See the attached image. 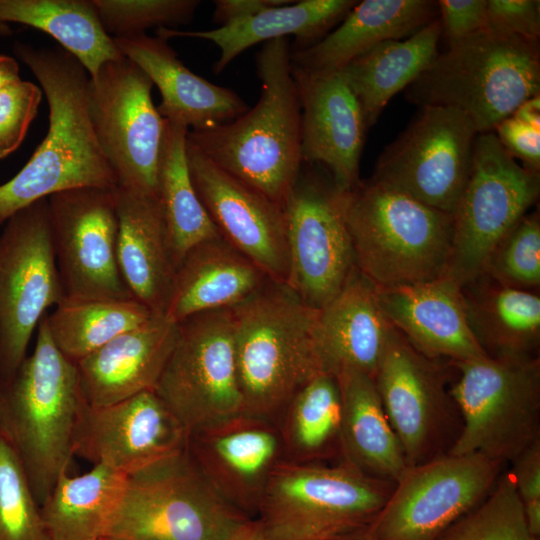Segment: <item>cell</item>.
<instances>
[{"instance_id": "6da1fadb", "label": "cell", "mask_w": 540, "mask_h": 540, "mask_svg": "<svg viewBox=\"0 0 540 540\" xmlns=\"http://www.w3.org/2000/svg\"><path fill=\"white\" fill-rule=\"evenodd\" d=\"M49 105L48 132L25 166L0 185V225L28 205L81 187L115 189L116 176L96 138L89 112L90 76L64 49L17 44Z\"/></svg>"}, {"instance_id": "7a4b0ae2", "label": "cell", "mask_w": 540, "mask_h": 540, "mask_svg": "<svg viewBox=\"0 0 540 540\" xmlns=\"http://www.w3.org/2000/svg\"><path fill=\"white\" fill-rule=\"evenodd\" d=\"M290 38L263 43L256 54L261 90L256 105L187 140L209 160L284 208L298 179L301 106L292 74Z\"/></svg>"}, {"instance_id": "3957f363", "label": "cell", "mask_w": 540, "mask_h": 540, "mask_svg": "<svg viewBox=\"0 0 540 540\" xmlns=\"http://www.w3.org/2000/svg\"><path fill=\"white\" fill-rule=\"evenodd\" d=\"M231 311L244 413L277 423L293 396L326 373L317 342L319 310L269 278Z\"/></svg>"}, {"instance_id": "277c9868", "label": "cell", "mask_w": 540, "mask_h": 540, "mask_svg": "<svg viewBox=\"0 0 540 540\" xmlns=\"http://www.w3.org/2000/svg\"><path fill=\"white\" fill-rule=\"evenodd\" d=\"M46 314L32 353L0 381V437L14 451L40 506L69 470L84 402L75 363L54 345Z\"/></svg>"}, {"instance_id": "5b68a950", "label": "cell", "mask_w": 540, "mask_h": 540, "mask_svg": "<svg viewBox=\"0 0 540 540\" xmlns=\"http://www.w3.org/2000/svg\"><path fill=\"white\" fill-rule=\"evenodd\" d=\"M539 92V41L487 27L438 53L405 89V96L420 107L461 110L480 134L493 132Z\"/></svg>"}, {"instance_id": "8992f818", "label": "cell", "mask_w": 540, "mask_h": 540, "mask_svg": "<svg viewBox=\"0 0 540 540\" xmlns=\"http://www.w3.org/2000/svg\"><path fill=\"white\" fill-rule=\"evenodd\" d=\"M346 221L355 266L374 286L413 285L445 275L451 213L369 179L348 191Z\"/></svg>"}, {"instance_id": "52a82bcc", "label": "cell", "mask_w": 540, "mask_h": 540, "mask_svg": "<svg viewBox=\"0 0 540 540\" xmlns=\"http://www.w3.org/2000/svg\"><path fill=\"white\" fill-rule=\"evenodd\" d=\"M393 485L344 459L284 460L266 486L255 519L276 540H341L365 531Z\"/></svg>"}, {"instance_id": "ba28073f", "label": "cell", "mask_w": 540, "mask_h": 540, "mask_svg": "<svg viewBox=\"0 0 540 540\" xmlns=\"http://www.w3.org/2000/svg\"><path fill=\"white\" fill-rule=\"evenodd\" d=\"M450 394L461 419L450 454L478 453L504 465L540 440V361L485 356L449 362Z\"/></svg>"}, {"instance_id": "9c48e42d", "label": "cell", "mask_w": 540, "mask_h": 540, "mask_svg": "<svg viewBox=\"0 0 540 540\" xmlns=\"http://www.w3.org/2000/svg\"><path fill=\"white\" fill-rule=\"evenodd\" d=\"M246 519L211 488L184 449L127 476L104 537L227 540Z\"/></svg>"}, {"instance_id": "30bf717a", "label": "cell", "mask_w": 540, "mask_h": 540, "mask_svg": "<svg viewBox=\"0 0 540 540\" xmlns=\"http://www.w3.org/2000/svg\"><path fill=\"white\" fill-rule=\"evenodd\" d=\"M540 173L520 165L494 132L477 134L472 165L453 211V236L444 276L461 288L482 275L502 237L534 205Z\"/></svg>"}, {"instance_id": "8fae6325", "label": "cell", "mask_w": 540, "mask_h": 540, "mask_svg": "<svg viewBox=\"0 0 540 540\" xmlns=\"http://www.w3.org/2000/svg\"><path fill=\"white\" fill-rule=\"evenodd\" d=\"M64 299L45 198L13 214L0 234V381L26 358L47 309Z\"/></svg>"}, {"instance_id": "7c38bea8", "label": "cell", "mask_w": 540, "mask_h": 540, "mask_svg": "<svg viewBox=\"0 0 540 540\" xmlns=\"http://www.w3.org/2000/svg\"><path fill=\"white\" fill-rule=\"evenodd\" d=\"M348 191L317 164H302L284 205L289 277L303 302L322 309L355 269L346 221Z\"/></svg>"}, {"instance_id": "4fadbf2b", "label": "cell", "mask_w": 540, "mask_h": 540, "mask_svg": "<svg viewBox=\"0 0 540 540\" xmlns=\"http://www.w3.org/2000/svg\"><path fill=\"white\" fill-rule=\"evenodd\" d=\"M503 464L446 453L408 466L364 534L369 540H437L492 490Z\"/></svg>"}, {"instance_id": "5bb4252c", "label": "cell", "mask_w": 540, "mask_h": 540, "mask_svg": "<svg viewBox=\"0 0 540 540\" xmlns=\"http://www.w3.org/2000/svg\"><path fill=\"white\" fill-rule=\"evenodd\" d=\"M178 327L156 394L187 433L244 412L231 308L192 315Z\"/></svg>"}, {"instance_id": "9a60e30c", "label": "cell", "mask_w": 540, "mask_h": 540, "mask_svg": "<svg viewBox=\"0 0 540 540\" xmlns=\"http://www.w3.org/2000/svg\"><path fill=\"white\" fill-rule=\"evenodd\" d=\"M152 87L144 71L123 56L90 77L88 103L96 138L118 185L157 196L166 120L153 103Z\"/></svg>"}, {"instance_id": "2e32d148", "label": "cell", "mask_w": 540, "mask_h": 540, "mask_svg": "<svg viewBox=\"0 0 540 540\" xmlns=\"http://www.w3.org/2000/svg\"><path fill=\"white\" fill-rule=\"evenodd\" d=\"M477 134L461 110L423 106L383 149L370 179L453 214L470 174Z\"/></svg>"}, {"instance_id": "e0dca14e", "label": "cell", "mask_w": 540, "mask_h": 540, "mask_svg": "<svg viewBox=\"0 0 540 540\" xmlns=\"http://www.w3.org/2000/svg\"><path fill=\"white\" fill-rule=\"evenodd\" d=\"M47 200L65 299H135L118 265L115 189L81 187Z\"/></svg>"}, {"instance_id": "ac0fdd59", "label": "cell", "mask_w": 540, "mask_h": 540, "mask_svg": "<svg viewBox=\"0 0 540 540\" xmlns=\"http://www.w3.org/2000/svg\"><path fill=\"white\" fill-rule=\"evenodd\" d=\"M374 380L408 466L449 452L459 433V413L438 360L420 353L395 329Z\"/></svg>"}, {"instance_id": "d6986e66", "label": "cell", "mask_w": 540, "mask_h": 540, "mask_svg": "<svg viewBox=\"0 0 540 540\" xmlns=\"http://www.w3.org/2000/svg\"><path fill=\"white\" fill-rule=\"evenodd\" d=\"M185 450L211 488L247 518H255L285 460L277 423L244 412L191 431Z\"/></svg>"}, {"instance_id": "ffe728a7", "label": "cell", "mask_w": 540, "mask_h": 540, "mask_svg": "<svg viewBox=\"0 0 540 540\" xmlns=\"http://www.w3.org/2000/svg\"><path fill=\"white\" fill-rule=\"evenodd\" d=\"M188 433L155 391L102 407L83 402L73 438V456L127 476L186 447Z\"/></svg>"}, {"instance_id": "44dd1931", "label": "cell", "mask_w": 540, "mask_h": 540, "mask_svg": "<svg viewBox=\"0 0 540 540\" xmlns=\"http://www.w3.org/2000/svg\"><path fill=\"white\" fill-rule=\"evenodd\" d=\"M186 154L196 193L220 235L270 279L287 283L284 208L218 167L187 138Z\"/></svg>"}, {"instance_id": "7402d4cb", "label": "cell", "mask_w": 540, "mask_h": 540, "mask_svg": "<svg viewBox=\"0 0 540 540\" xmlns=\"http://www.w3.org/2000/svg\"><path fill=\"white\" fill-rule=\"evenodd\" d=\"M301 106V159L325 168L351 190L360 181L368 129L360 102L342 71L309 74L292 68Z\"/></svg>"}, {"instance_id": "603a6c76", "label": "cell", "mask_w": 540, "mask_h": 540, "mask_svg": "<svg viewBox=\"0 0 540 540\" xmlns=\"http://www.w3.org/2000/svg\"><path fill=\"white\" fill-rule=\"evenodd\" d=\"M375 290L391 325L426 357L461 362L489 356L469 326L461 287L450 278Z\"/></svg>"}, {"instance_id": "cb8c5ba5", "label": "cell", "mask_w": 540, "mask_h": 540, "mask_svg": "<svg viewBox=\"0 0 540 540\" xmlns=\"http://www.w3.org/2000/svg\"><path fill=\"white\" fill-rule=\"evenodd\" d=\"M178 323L156 314L75 363L83 399L108 406L154 391L175 347Z\"/></svg>"}, {"instance_id": "d4e9b609", "label": "cell", "mask_w": 540, "mask_h": 540, "mask_svg": "<svg viewBox=\"0 0 540 540\" xmlns=\"http://www.w3.org/2000/svg\"><path fill=\"white\" fill-rule=\"evenodd\" d=\"M120 52L156 85L160 115L189 131L215 128L244 114L248 105L233 90L193 73L178 58L168 40L146 33L113 38Z\"/></svg>"}, {"instance_id": "484cf974", "label": "cell", "mask_w": 540, "mask_h": 540, "mask_svg": "<svg viewBox=\"0 0 540 540\" xmlns=\"http://www.w3.org/2000/svg\"><path fill=\"white\" fill-rule=\"evenodd\" d=\"M394 331L375 286L355 267L340 292L319 310L317 342L324 371L335 375L355 369L374 377Z\"/></svg>"}, {"instance_id": "4316f807", "label": "cell", "mask_w": 540, "mask_h": 540, "mask_svg": "<svg viewBox=\"0 0 540 540\" xmlns=\"http://www.w3.org/2000/svg\"><path fill=\"white\" fill-rule=\"evenodd\" d=\"M117 259L133 297L154 314L165 313L176 267L173 263L159 199L117 186Z\"/></svg>"}, {"instance_id": "83f0119b", "label": "cell", "mask_w": 540, "mask_h": 540, "mask_svg": "<svg viewBox=\"0 0 540 540\" xmlns=\"http://www.w3.org/2000/svg\"><path fill=\"white\" fill-rule=\"evenodd\" d=\"M437 18V1H358L337 27L317 43L291 51V66L309 74L338 72L376 45L407 38Z\"/></svg>"}, {"instance_id": "f1b7e54d", "label": "cell", "mask_w": 540, "mask_h": 540, "mask_svg": "<svg viewBox=\"0 0 540 540\" xmlns=\"http://www.w3.org/2000/svg\"><path fill=\"white\" fill-rule=\"evenodd\" d=\"M268 279L222 236L206 240L178 264L164 315L178 323L198 313L233 308Z\"/></svg>"}, {"instance_id": "f546056e", "label": "cell", "mask_w": 540, "mask_h": 540, "mask_svg": "<svg viewBox=\"0 0 540 540\" xmlns=\"http://www.w3.org/2000/svg\"><path fill=\"white\" fill-rule=\"evenodd\" d=\"M358 3L355 0H302L268 8L243 20L211 30L186 31L158 28L166 40L190 37L213 42L220 51L213 72H222L238 55L258 43L294 37L291 51L317 43Z\"/></svg>"}, {"instance_id": "4dcf8cb0", "label": "cell", "mask_w": 540, "mask_h": 540, "mask_svg": "<svg viewBox=\"0 0 540 540\" xmlns=\"http://www.w3.org/2000/svg\"><path fill=\"white\" fill-rule=\"evenodd\" d=\"M335 377L341 397L342 459L369 476L396 482L408 465L374 377L355 369H342Z\"/></svg>"}, {"instance_id": "1f68e13d", "label": "cell", "mask_w": 540, "mask_h": 540, "mask_svg": "<svg viewBox=\"0 0 540 540\" xmlns=\"http://www.w3.org/2000/svg\"><path fill=\"white\" fill-rule=\"evenodd\" d=\"M469 326L489 356H533L540 342L538 292L485 276L461 288Z\"/></svg>"}, {"instance_id": "d6a6232c", "label": "cell", "mask_w": 540, "mask_h": 540, "mask_svg": "<svg viewBox=\"0 0 540 540\" xmlns=\"http://www.w3.org/2000/svg\"><path fill=\"white\" fill-rule=\"evenodd\" d=\"M442 35L437 18L415 34L384 41L341 70L373 126L390 99L406 89L434 61Z\"/></svg>"}, {"instance_id": "836d02e7", "label": "cell", "mask_w": 540, "mask_h": 540, "mask_svg": "<svg viewBox=\"0 0 540 540\" xmlns=\"http://www.w3.org/2000/svg\"><path fill=\"white\" fill-rule=\"evenodd\" d=\"M7 22L47 33L90 77L106 62L123 57L102 26L93 0H0V31Z\"/></svg>"}, {"instance_id": "e575fe53", "label": "cell", "mask_w": 540, "mask_h": 540, "mask_svg": "<svg viewBox=\"0 0 540 540\" xmlns=\"http://www.w3.org/2000/svg\"><path fill=\"white\" fill-rule=\"evenodd\" d=\"M127 475L96 464L87 473L63 472L41 505L53 540H93L104 537L126 487Z\"/></svg>"}, {"instance_id": "d590c367", "label": "cell", "mask_w": 540, "mask_h": 540, "mask_svg": "<svg viewBox=\"0 0 540 540\" xmlns=\"http://www.w3.org/2000/svg\"><path fill=\"white\" fill-rule=\"evenodd\" d=\"M187 133L186 126L166 120L157 178V197L176 268L191 248L221 236L191 180L186 154Z\"/></svg>"}, {"instance_id": "8d00e7d4", "label": "cell", "mask_w": 540, "mask_h": 540, "mask_svg": "<svg viewBox=\"0 0 540 540\" xmlns=\"http://www.w3.org/2000/svg\"><path fill=\"white\" fill-rule=\"evenodd\" d=\"M277 425L285 460L342 459L341 397L335 375L321 373L306 383L287 404Z\"/></svg>"}, {"instance_id": "74e56055", "label": "cell", "mask_w": 540, "mask_h": 540, "mask_svg": "<svg viewBox=\"0 0 540 540\" xmlns=\"http://www.w3.org/2000/svg\"><path fill=\"white\" fill-rule=\"evenodd\" d=\"M154 315L136 299H64L51 314H46V322L56 348L76 363L118 335L146 323Z\"/></svg>"}, {"instance_id": "f35d334b", "label": "cell", "mask_w": 540, "mask_h": 540, "mask_svg": "<svg viewBox=\"0 0 540 540\" xmlns=\"http://www.w3.org/2000/svg\"><path fill=\"white\" fill-rule=\"evenodd\" d=\"M437 540H537L528 529L511 472L500 474L488 495Z\"/></svg>"}, {"instance_id": "ab89813d", "label": "cell", "mask_w": 540, "mask_h": 540, "mask_svg": "<svg viewBox=\"0 0 540 540\" xmlns=\"http://www.w3.org/2000/svg\"><path fill=\"white\" fill-rule=\"evenodd\" d=\"M502 286L534 291L540 286V217L525 214L489 254L482 275Z\"/></svg>"}, {"instance_id": "60d3db41", "label": "cell", "mask_w": 540, "mask_h": 540, "mask_svg": "<svg viewBox=\"0 0 540 540\" xmlns=\"http://www.w3.org/2000/svg\"><path fill=\"white\" fill-rule=\"evenodd\" d=\"M0 540H53L22 465L1 437Z\"/></svg>"}, {"instance_id": "b9f144b4", "label": "cell", "mask_w": 540, "mask_h": 540, "mask_svg": "<svg viewBox=\"0 0 540 540\" xmlns=\"http://www.w3.org/2000/svg\"><path fill=\"white\" fill-rule=\"evenodd\" d=\"M105 31L112 38L146 33L149 28H176L189 23L198 0H93Z\"/></svg>"}, {"instance_id": "7bdbcfd3", "label": "cell", "mask_w": 540, "mask_h": 540, "mask_svg": "<svg viewBox=\"0 0 540 540\" xmlns=\"http://www.w3.org/2000/svg\"><path fill=\"white\" fill-rule=\"evenodd\" d=\"M42 90L21 78L0 86V159L22 143L37 115Z\"/></svg>"}, {"instance_id": "ee69618b", "label": "cell", "mask_w": 540, "mask_h": 540, "mask_svg": "<svg viewBox=\"0 0 540 540\" xmlns=\"http://www.w3.org/2000/svg\"><path fill=\"white\" fill-rule=\"evenodd\" d=\"M511 474L521 500L531 535L540 538V440L524 450L513 462Z\"/></svg>"}, {"instance_id": "f6af8a7d", "label": "cell", "mask_w": 540, "mask_h": 540, "mask_svg": "<svg viewBox=\"0 0 540 540\" xmlns=\"http://www.w3.org/2000/svg\"><path fill=\"white\" fill-rule=\"evenodd\" d=\"M488 27L538 41L539 0H487Z\"/></svg>"}, {"instance_id": "bcb514c9", "label": "cell", "mask_w": 540, "mask_h": 540, "mask_svg": "<svg viewBox=\"0 0 540 540\" xmlns=\"http://www.w3.org/2000/svg\"><path fill=\"white\" fill-rule=\"evenodd\" d=\"M442 35L457 42L488 27L487 0H439Z\"/></svg>"}, {"instance_id": "7dc6e473", "label": "cell", "mask_w": 540, "mask_h": 540, "mask_svg": "<svg viewBox=\"0 0 540 540\" xmlns=\"http://www.w3.org/2000/svg\"><path fill=\"white\" fill-rule=\"evenodd\" d=\"M494 131L503 148L514 159H520L524 167L539 172L540 129L510 116L502 120Z\"/></svg>"}, {"instance_id": "c3c4849f", "label": "cell", "mask_w": 540, "mask_h": 540, "mask_svg": "<svg viewBox=\"0 0 540 540\" xmlns=\"http://www.w3.org/2000/svg\"><path fill=\"white\" fill-rule=\"evenodd\" d=\"M292 0H215L213 22L219 27L251 17L268 8L283 6Z\"/></svg>"}, {"instance_id": "681fc988", "label": "cell", "mask_w": 540, "mask_h": 540, "mask_svg": "<svg viewBox=\"0 0 540 540\" xmlns=\"http://www.w3.org/2000/svg\"><path fill=\"white\" fill-rule=\"evenodd\" d=\"M511 116L520 122L540 129V94L522 102Z\"/></svg>"}, {"instance_id": "f907efd6", "label": "cell", "mask_w": 540, "mask_h": 540, "mask_svg": "<svg viewBox=\"0 0 540 540\" xmlns=\"http://www.w3.org/2000/svg\"><path fill=\"white\" fill-rule=\"evenodd\" d=\"M227 540H276L264 533L255 518H248L239 524Z\"/></svg>"}, {"instance_id": "816d5d0a", "label": "cell", "mask_w": 540, "mask_h": 540, "mask_svg": "<svg viewBox=\"0 0 540 540\" xmlns=\"http://www.w3.org/2000/svg\"><path fill=\"white\" fill-rule=\"evenodd\" d=\"M19 66L15 59L6 55H0V86L18 79Z\"/></svg>"}, {"instance_id": "f5cc1de1", "label": "cell", "mask_w": 540, "mask_h": 540, "mask_svg": "<svg viewBox=\"0 0 540 540\" xmlns=\"http://www.w3.org/2000/svg\"><path fill=\"white\" fill-rule=\"evenodd\" d=\"M341 540H369V539H367L363 531V532H359L357 534L351 535L349 537L343 538Z\"/></svg>"}, {"instance_id": "db71d44e", "label": "cell", "mask_w": 540, "mask_h": 540, "mask_svg": "<svg viewBox=\"0 0 540 540\" xmlns=\"http://www.w3.org/2000/svg\"><path fill=\"white\" fill-rule=\"evenodd\" d=\"M93 540H109L108 538L106 537H100V538H97V539H93Z\"/></svg>"}]
</instances>
